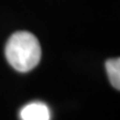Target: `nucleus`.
<instances>
[{
	"mask_svg": "<svg viewBox=\"0 0 120 120\" xmlns=\"http://www.w3.org/2000/svg\"><path fill=\"white\" fill-rule=\"evenodd\" d=\"M21 120H50L49 108L42 102H31L20 110Z\"/></svg>",
	"mask_w": 120,
	"mask_h": 120,
	"instance_id": "f03ea898",
	"label": "nucleus"
},
{
	"mask_svg": "<svg viewBox=\"0 0 120 120\" xmlns=\"http://www.w3.org/2000/svg\"><path fill=\"white\" fill-rule=\"evenodd\" d=\"M106 70L109 76V80L116 89L120 88V59L112 58L106 61Z\"/></svg>",
	"mask_w": 120,
	"mask_h": 120,
	"instance_id": "7ed1b4c3",
	"label": "nucleus"
},
{
	"mask_svg": "<svg viewBox=\"0 0 120 120\" xmlns=\"http://www.w3.org/2000/svg\"><path fill=\"white\" fill-rule=\"evenodd\" d=\"M6 57L13 68L27 72L34 69L41 58V47L36 36L28 31H18L6 45Z\"/></svg>",
	"mask_w": 120,
	"mask_h": 120,
	"instance_id": "f257e3e1",
	"label": "nucleus"
}]
</instances>
